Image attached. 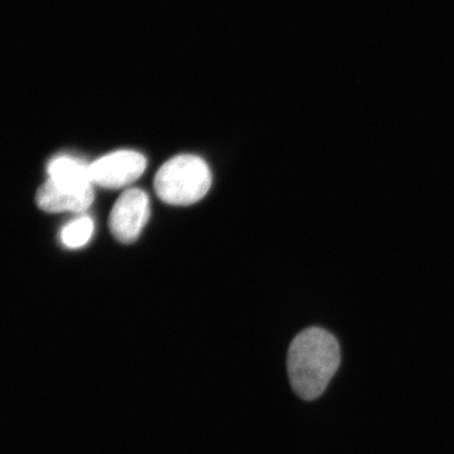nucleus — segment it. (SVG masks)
I'll return each mask as SVG.
<instances>
[{
    "mask_svg": "<svg viewBox=\"0 0 454 454\" xmlns=\"http://www.w3.org/2000/svg\"><path fill=\"white\" fill-rule=\"evenodd\" d=\"M286 363L295 394L303 400H315L325 393L339 370V340L324 328H307L293 340Z\"/></svg>",
    "mask_w": 454,
    "mask_h": 454,
    "instance_id": "1",
    "label": "nucleus"
},
{
    "mask_svg": "<svg viewBox=\"0 0 454 454\" xmlns=\"http://www.w3.org/2000/svg\"><path fill=\"white\" fill-rule=\"evenodd\" d=\"M210 168L202 158L181 154L163 164L154 178V188L162 201L175 206L199 202L210 191Z\"/></svg>",
    "mask_w": 454,
    "mask_h": 454,
    "instance_id": "2",
    "label": "nucleus"
},
{
    "mask_svg": "<svg viewBox=\"0 0 454 454\" xmlns=\"http://www.w3.org/2000/svg\"><path fill=\"white\" fill-rule=\"evenodd\" d=\"M145 155L134 151H118L89 164L92 184L104 188H121L137 181L145 173Z\"/></svg>",
    "mask_w": 454,
    "mask_h": 454,
    "instance_id": "3",
    "label": "nucleus"
},
{
    "mask_svg": "<svg viewBox=\"0 0 454 454\" xmlns=\"http://www.w3.org/2000/svg\"><path fill=\"white\" fill-rule=\"evenodd\" d=\"M151 215L148 195L142 190H129L119 197L110 212V231L116 240L129 244L136 241Z\"/></svg>",
    "mask_w": 454,
    "mask_h": 454,
    "instance_id": "4",
    "label": "nucleus"
},
{
    "mask_svg": "<svg viewBox=\"0 0 454 454\" xmlns=\"http://www.w3.org/2000/svg\"><path fill=\"white\" fill-rule=\"evenodd\" d=\"M38 207L47 212H83L94 202L91 187H68L49 181L35 195Z\"/></svg>",
    "mask_w": 454,
    "mask_h": 454,
    "instance_id": "5",
    "label": "nucleus"
},
{
    "mask_svg": "<svg viewBox=\"0 0 454 454\" xmlns=\"http://www.w3.org/2000/svg\"><path fill=\"white\" fill-rule=\"evenodd\" d=\"M49 175L51 181L68 187H91L89 164H83L73 157L56 158L50 163Z\"/></svg>",
    "mask_w": 454,
    "mask_h": 454,
    "instance_id": "6",
    "label": "nucleus"
},
{
    "mask_svg": "<svg viewBox=\"0 0 454 454\" xmlns=\"http://www.w3.org/2000/svg\"><path fill=\"white\" fill-rule=\"evenodd\" d=\"M92 234H94V221L89 216L79 217L62 229V243L71 249H77L88 244Z\"/></svg>",
    "mask_w": 454,
    "mask_h": 454,
    "instance_id": "7",
    "label": "nucleus"
}]
</instances>
